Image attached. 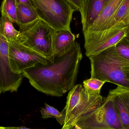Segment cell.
Returning <instances> with one entry per match:
<instances>
[{
    "label": "cell",
    "instance_id": "cell-10",
    "mask_svg": "<svg viewBox=\"0 0 129 129\" xmlns=\"http://www.w3.org/2000/svg\"><path fill=\"white\" fill-rule=\"evenodd\" d=\"M123 129H129V88L117 86L110 90Z\"/></svg>",
    "mask_w": 129,
    "mask_h": 129
},
{
    "label": "cell",
    "instance_id": "cell-8",
    "mask_svg": "<svg viewBox=\"0 0 129 129\" xmlns=\"http://www.w3.org/2000/svg\"><path fill=\"white\" fill-rule=\"evenodd\" d=\"M8 46L11 67L16 73L22 74L25 70L39 63L47 64L50 62L20 42H8Z\"/></svg>",
    "mask_w": 129,
    "mask_h": 129
},
{
    "label": "cell",
    "instance_id": "cell-26",
    "mask_svg": "<svg viewBox=\"0 0 129 129\" xmlns=\"http://www.w3.org/2000/svg\"><path fill=\"white\" fill-rule=\"evenodd\" d=\"M0 95H1V94H0Z\"/></svg>",
    "mask_w": 129,
    "mask_h": 129
},
{
    "label": "cell",
    "instance_id": "cell-15",
    "mask_svg": "<svg viewBox=\"0 0 129 129\" xmlns=\"http://www.w3.org/2000/svg\"><path fill=\"white\" fill-rule=\"evenodd\" d=\"M18 25L20 30L40 19L34 7L27 6L17 2Z\"/></svg>",
    "mask_w": 129,
    "mask_h": 129
},
{
    "label": "cell",
    "instance_id": "cell-16",
    "mask_svg": "<svg viewBox=\"0 0 129 129\" xmlns=\"http://www.w3.org/2000/svg\"><path fill=\"white\" fill-rule=\"evenodd\" d=\"M1 16H6L18 25L16 0H3L1 7Z\"/></svg>",
    "mask_w": 129,
    "mask_h": 129
},
{
    "label": "cell",
    "instance_id": "cell-4",
    "mask_svg": "<svg viewBox=\"0 0 129 129\" xmlns=\"http://www.w3.org/2000/svg\"><path fill=\"white\" fill-rule=\"evenodd\" d=\"M20 31L22 43L29 49L53 62V40L56 31L41 19L27 26Z\"/></svg>",
    "mask_w": 129,
    "mask_h": 129
},
{
    "label": "cell",
    "instance_id": "cell-25",
    "mask_svg": "<svg viewBox=\"0 0 129 129\" xmlns=\"http://www.w3.org/2000/svg\"><path fill=\"white\" fill-rule=\"evenodd\" d=\"M126 76H127V79L129 82V69L126 71Z\"/></svg>",
    "mask_w": 129,
    "mask_h": 129
},
{
    "label": "cell",
    "instance_id": "cell-18",
    "mask_svg": "<svg viewBox=\"0 0 129 129\" xmlns=\"http://www.w3.org/2000/svg\"><path fill=\"white\" fill-rule=\"evenodd\" d=\"M105 83V81L91 77L83 81V85L84 88L89 95H101V89Z\"/></svg>",
    "mask_w": 129,
    "mask_h": 129
},
{
    "label": "cell",
    "instance_id": "cell-14",
    "mask_svg": "<svg viewBox=\"0 0 129 129\" xmlns=\"http://www.w3.org/2000/svg\"><path fill=\"white\" fill-rule=\"evenodd\" d=\"M0 37L8 42L15 41L22 43L23 41L20 32L17 30L11 20L4 16H1L0 18Z\"/></svg>",
    "mask_w": 129,
    "mask_h": 129
},
{
    "label": "cell",
    "instance_id": "cell-23",
    "mask_svg": "<svg viewBox=\"0 0 129 129\" xmlns=\"http://www.w3.org/2000/svg\"><path fill=\"white\" fill-rule=\"evenodd\" d=\"M17 3H20L27 6L34 7L31 0H16Z\"/></svg>",
    "mask_w": 129,
    "mask_h": 129
},
{
    "label": "cell",
    "instance_id": "cell-9",
    "mask_svg": "<svg viewBox=\"0 0 129 129\" xmlns=\"http://www.w3.org/2000/svg\"><path fill=\"white\" fill-rule=\"evenodd\" d=\"M22 80V74L14 73L11 67L8 42L0 37V94L7 91H17Z\"/></svg>",
    "mask_w": 129,
    "mask_h": 129
},
{
    "label": "cell",
    "instance_id": "cell-7",
    "mask_svg": "<svg viewBox=\"0 0 129 129\" xmlns=\"http://www.w3.org/2000/svg\"><path fill=\"white\" fill-rule=\"evenodd\" d=\"M126 31L125 24L122 20L106 30L84 33L86 56L89 57L115 46L126 36Z\"/></svg>",
    "mask_w": 129,
    "mask_h": 129
},
{
    "label": "cell",
    "instance_id": "cell-24",
    "mask_svg": "<svg viewBox=\"0 0 129 129\" xmlns=\"http://www.w3.org/2000/svg\"><path fill=\"white\" fill-rule=\"evenodd\" d=\"M8 129H32L26 128L24 126H20V127H6Z\"/></svg>",
    "mask_w": 129,
    "mask_h": 129
},
{
    "label": "cell",
    "instance_id": "cell-5",
    "mask_svg": "<svg viewBox=\"0 0 129 129\" xmlns=\"http://www.w3.org/2000/svg\"><path fill=\"white\" fill-rule=\"evenodd\" d=\"M39 18L56 31L71 30L75 10L66 0H31Z\"/></svg>",
    "mask_w": 129,
    "mask_h": 129
},
{
    "label": "cell",
    "instance_id": "cell-2",
    "mask_svg": "<svg viewBox=\"0 0 129 129\" xmlns=\"http://www.w3.org/2000/svg\"><path fill=\"white\" fill-rule=\"evenodd\" d=\"M91 77L129 88L126 71L129 61L121 57L115 46L89 57Z\"/></svg>",
    "mask_w": 129,
    "mask_h": 129
},
{
    "label": "cell",
    "instance_id": "cell-20",
    "mask_svg": "<svg viewBox=\"0 0 129 129\" xmlns=\"http://www.w3.org/2000/svg\"><path fill=\"white\" fill-rule=\"evenodd\" d=\"M119 54L124 59L129 61V40L125 37L115 45Z\"/></svg>",
    "mask_w": 129,
    "mask_h": 129
},
{
    "label": "cell",
    "instance_id": "cell-6",
    "mask_svg": "<svg viewBox=\"0 0 129 129\" xmlns=\"http://www.w3.org/2000/svg\"><path fill=\"white\" fill-rule=\"evenodd\" d=\"M73 129H123L116 108L109 94L98 108L79 120Z\"/></svg>",
    "mask_w": 129,
    "mask_h": 129
},
{
    "label": "cell",
    "instance_id": "cell-21",
    "mask_svg": "<svg viewBox=\"0 0 129 129\" xmlns=\"http://www.w3.org/2000/svg\"><path fill=\"white\" fill-rule=\"evenodd\" d=\"M72 7L74 9L75 11H78L81 13L83 5L84 0H66Z\"/></svg>",
    "mask_w": 129,
    "mask_h": 129
},
{
    "label": "cell",
    "instance_id": "cell-12",
    "mask_svg": "<svg viewBox=\"0 0 129 129\" xmlns=\"http://www.w3.org/2000/svg\"><path fill=\"white\" fill-rule=\"evenodd\" d=\"M124 0H110L105 5L99 16L86 32H94L108 29L109 23Z\"/></svg>",
    "mask_w": 129,
    "mask_h": 129
},
{
    "label": "cell",
    "instance_id": "cell-19",
    "mask_svg": "<svg viewBox=\"0 0 129 129\" xmlns=\"http://www.w3.org/2000/svg\"><path fill=\"white\" fill-rule=\"evenodd\" d=\"M129 12V0H124L113 16L108 25V29L119 21H123Z\"/></svg>",
    "mask_w": 129,
    "mask_h": 129
},
{
    "label": "cell",
    "instance_id": "cell-17",
    "mask_svg": "<svg viewBox=\"0 0 129 129\" xmlns=\"http://www.w3.org/2000/svg\"><path fill=\"white\" fill-rule=\"evenodd\" d=\"M45 107L42 108L40 110L41 118L43 119L50 118H55L61 125H63L65 118L64 111L63 110L62 112H60L55 108L46 103L45 104Z\"/></svg>",
    "mask_w": 129,
    "mask_h": 129
},
{
    "label": "cell",
    "instance_id": "cell-22",
    "mask_svg": "<svg viewBox=\"0 0 129 129\" xmlns=\"http://www.w3.org/2000/svg\"><path fill=\"white\" fill-rule=\"evenodd\" d=\"M125 24L126 27L127 29L126 31V37L129 40V12L123 20Z\"/></svg>",
    "mask_w": 129,
    "mask_h": 129
},
{
    "label": "cell",
    "instance_id": "cell-1",
    "mask_svg": "<svg viewBox=\"0 0 129 129\" xmlns=\"http://www.w3.org/2000/svg\"><path fill=\"white\" fill-rule=\"evenodd\" d=\"M83 56L79 44L75 42L71 50L55 57L47 64L39 63L22 73L31 85L48 95L62 97L71 90L76 82Z\"/></svg>",
    "mask_w": 129,
    "mask_h": 129
},
{
    "label": "cell",
    "instance_id": "cell-11",
    "mask_svg": "<svg viewBox=\"0 0 129 129\" xmlns=\"http://www.w3.org/2000/svg\"><path fill=\"white\" fill-rule=\"evenodd\" d=\"M110 0H84L80 13L83 33L86 32Z\"/></svg>",
    "mask_w": 129,
    "mask_h": 129
},
{
    "label": "cell",
    "instance_id": "cell-13",
    "mask_svg": "<svg viewBox=\"0 0 129 129\" xmlns=\"http://www.w3.org/2000/svg\"><path fill=\"white\" fill-rule=\"evenodd\" d=\"M75 36L71 30L56 31L53 40L54 58L63 56L69 52L75 42Z\"/></svg>",
    "mask_w": 129,
    "mask_h": 129
},
{
    "label": "cell",
    "instance_id": "cell-3",
    "mask_svg": "<svg viewBox=\"0 0 129 129\" xmlns=\"http://www.w3.org/2000/svg\"><path fill=\"white\" fill-rule=\"evenodd\" d=\"M105 99L101 95H90L82 85L70 90L64 108L65 118L61 129H73L80 119L100 107Z\"/></svg>",
    "mask_w": 129,
    "mask_h": 129
}]
</instances>
